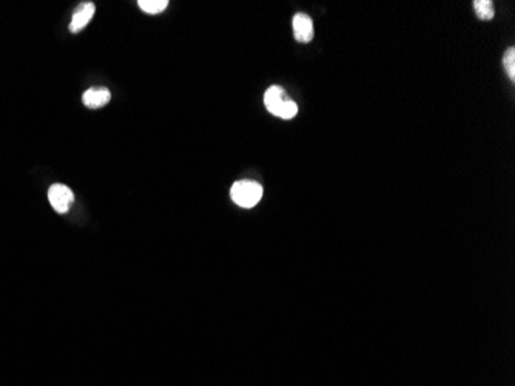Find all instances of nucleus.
Masks as SVG:
<instances>
[{
    "label": "nucleus",
    "mask_w": 515,
    "mask_h": 386,
    "mask_svg": "<svg viewBox=\"0 0 515 386\" xmlns=\"http://www.w3.org/2000/svg\"><path fill=\"white\" fill-rule=\"evenodd\" d=\"M264 104L266 108L271 111L272 115L281 119H292L298 113L297 102L289 99L287 94L284 92V88L278 85L267 88V92L264 94Z\"/></svg>",
    "instance_id": "obj_1"
},
{
    "label": "nucleus",
    "mask_w": 515,
    "mask_h": 386,
    "mask_svg": "<svg viewBox=\"0 0 515 386\" xmlns=\"http://www.w3.org/2000/svg\"><path fill=\"white\" fill-rule=\"evenodd\" d=\"M230 197L240 207L252 208L263 198V187L255 181H238L232 186Z\"/></svg>",
    "instance_id": "obj_2"
},
{
    "label": "nucleus",
    "mask_w": 515,
    "mask_h": 386,
    "mask_svg": "<svg viewBox=\"0 0 515 386\" xmlns=\"http://www.w3.org/2000/svg\"><path fill=\"white\" fill-rule=\"evenodd\" d=\"M48 199L57 213H67L75 203V193L65 184H53L48 190Z\"/></svg>",
    "instance_id": "obj_3"
},
{
    "label": "nucleus",
    "mask_w": 515,
    "mask_h": 386,
    "mask_svg": "<svg viewBox=\"0 0 515 386\" xmlns=\"http://www.w3.org/2000/svg\"><path fill=\"white\" fill-rule=\"evenodd\" d=\"M293 35L298 42L307 44L314 39V22L306 14H297L293 18Z\"/></svg>",
    "instance_id": "obj_4"
},
{
    "label": "nucleus",
    "mask_w": 515,
    "mask_h": 386,
    "mask_svg": "<svg viewBox=\"0 0 515 386\" xmlns=\"http://www.w3.org/2000/svg\"><path fill=\"white\" fill-rule=\"evenodd\" d=\"M94 11H96V8L92 2L80 4L77 10L75 11V14H73V19L70 23L71 33H77V31L84 28L87 23H89V20H92V18L94 15Z\"/></svg>",
    "instance_id": "obj_5"
},
{
    "label": "nucleus",
    "mask_w": 515,
    "mask_h": 386,
    "mask_svg": "<svg viewBox=\"0 0 515 386\" xmlns=\"http://www.w3.org/2000/svg\"><path fill=\"white\" fill-rule=\"evenodd\" d=\"M111 99V93L107 88H89L82 96V102L87 108H101L107 106Z\"/></svg>",
    "instance_id": "obj_6"
},
{
    "label": "nucleus",
    "mask_w": 515,
    "mask_h": 386,
    "mask_svg": "<svg viewBox=\"0 0 515 386\" xmlns=\"http://www.w3.org/2000/svg\"><path fill=\"white\" fill-rule=\"evenodd\" d=\"M473 10H476L477 18L480 20H490L494 19V4L490 0H476L473 2Z\"/></svg>",
    "instance_id": "obj_7"
},
{
    "label": "nucleus",
    "mask_w": 515,
    "mask_h": 386,
    "mask_svg": "<svg viewBox=\"0 0 515 386\" xmlns=\"http://www.w3.org/2000/svg\"><path fill=\"white\" fill-rule=\"evenodd\" d=\"M137 5L145 13L159 14V13H162L163 10H166L168 2H167V0H139Z\"/></svg>",
    "instance_id": "obj_8"
},
{
    "label": "nucleus",
    "mask_w": 515,
    "mask_h": 386,
    "mask_svg": "<svg viewBox=\"0 0 515 386\" xmlns=\"http://www.w3.org/2000/svg\"><path fill=\"white\" fill-rule=\"evenodd\" d=\"M503 66H504L506 73H508L509 77L514 80L515 79V48L514 46L508 48V51L504 53Z\"/></svg>",
    "instance_id": "obj_9"
}]
</instances>
